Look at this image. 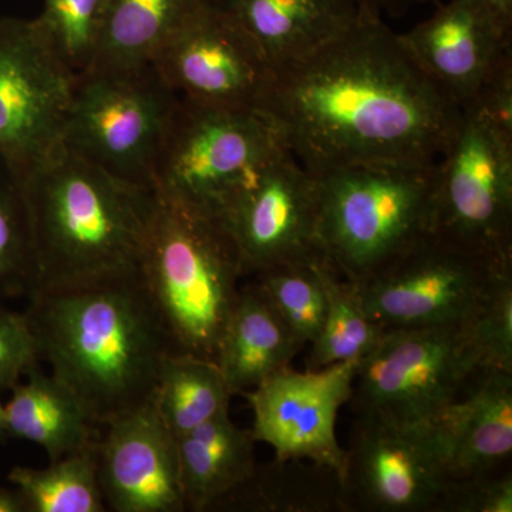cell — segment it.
<instances>
[{
  "instance_id": "obj_16",
  "label": "cell",
  "mask_w": 512,
  "mask_h": 512,
  "mask_svg": "<svg viewBox=\"0 0 512 512\" xmlns=\"http://www.w3.org/2000/svg\"><path fill=\"white\" fill-rule=\"evenodd\" d=\"M402 39L461 111L512 80V29L483 0H450Z\"/></svg>"
},
{
  "instance_id": "obj_34",
  "label": "cell",
  "mask_w": 512,
  "mask_h": 512,
  "mask_svg": "<svg viewBox=\"0 0 512 512\" xmlns=\"http://www.w3.org/2000/svg\"><path fill=\"white\" fill-rule=\"evenodd\" d=\"M483 2L504 26L512 29V0H483Z\"/></svg>"
},
{
  "instance_id": "obj_8",
  "label": "cell",
  "mask_w": 512,
  "mask_h": 512,
  "mask_svg": "<svg viewBox=\"0 0 512 512\" xmlns=\"http://www.w3.org/2000/svg\"><path fill=\"white\" fill-rule=\"evenodd\" d=\"M497 258L431 232L383 271L355 284L383 332L466 326L494 286L511 274Z\"/></svg>"
},
{
  "instance_id": "obj_25",
  "label": "cell",
  "mask_w": 512,
  "mask_h": 512,
  "mask_svg": "<svg viewBox=\"0 0 512 512\" xmlns=\"http://www.w3.org/2000/svg\"><path fill=\"white\" fill-rule=\"evenodd\" d=\"M320 281L326 306L318 338L311 343L306 370H319L336 363L359 360L382 338L383 329L367 316L357 286L320 258Z\"/></svg>"
},
{
  "instance_id": "obj_23",
  "label": "cell",
  "mask_w": 512,
  "mask_h": 512,
  "mask_svg": "<svg viewBox=\"0 0 512 512\" xmlns=\"http://www.w3.org/2000/svg\"><path fill=\"white\" fill-rule=\"evenodd\" d=\"M201 3L202 0H107L96 57L87 72L151 66L165 43Z\"/></svg>"
},
{
  "instance_id": "obj_6",
  "label": "cell",
  "mask_w": 512,
  "mask_h": 512,
  "mask_svg": "<svg viewBox=\"0 0 512 512\" xmlns=\"http://www.w3.org/2000/svg\"><path fill=\"white\" fill-rule=\"evenodd\" d=\"M177 104V94L153 64L84 73L74 83L63 147L120 180L153 190Z\"/></svg>"
},
{
  "instance_id": "obj_3",
  "label": "cell",
  "mask_w": 512,
  "mask_h": 512,
  "mask_svg": "<svg viewBox=\"0 0 512 512\" xmlns=\"http://www.w3.org/2000/svg\"><path fill=\"white\" fill-rule=\"evenodd\" d=\"M23 191L36 259L35 289L140 265L156 202L150 188L120 180L63 148L30 175Z\"/></svg>"
},
{
  "instance_id": "obj_13",
  "label": "cell",
  "mask_w": 512,
  "mask_h": 512,
  "mask_svg": "<svg viewBox=\"0 0 512 512\" xmlns=\"http://www.w3.org/2000/svg\"><path fill=\"white\" fill-rule=\"evenodd\" d=\"M153 66L178 99L222 110H256L274 76L254 40L202 0Z\"/></svg>"
},
{
  "instance_id": "obj_10",
  "label": "cell",
  "mask_w": 512,
  "mask_h": 512,
  "mask_svg": "<svg viewBox=\"0 0 512 512\" xmlns=\"http://www.w3.org/2000/svg\"><path fill=\"white\" fill-rule=\"evenodd\" d=\"M476 370L464 326L389 330L357 362L350 402L356 414L431 423Z\"/></svg>"
},
{
  "instance_id": "obj_36",
  "label": "cell",
  "mask_w": 512,
  "mask_h": 512,
  "mask_svg": "<svg viewBox=\"0 0 512 512\" xmlns=\"http://www.w3.org/2000/svg\"><path fill=\"white\" fill-rule=\"evenodd\" d=\"M3 437H8V430H6L5 404L0 402V439Z\"/></svg>"
},
{
  "instance_id": "obj_2",
  "label": "cell",
  "mask_w": 512,
  "mask_h": 512,
  "mask_svg": "<svg viewBox=\"0 0 512 512\" xmlns=\"http://www.w3.org/2000/svg\"><path fill=\"white\" fill-rule=\"evenodd\" d=\"M23 315L40 359L97 426L153 400L173 352L138 266L35 289Z\"/></svg>"
},
{
  "instance_id": "obj_5",
  "label": "cell",
  "mask_w": 512,
  "mask_h": 512,
  "mask_svg": "<svg viewBox=\"0 0 512 512\" xmlns=\"http://www.w3.org/2000/svg\"><path fill=\"white\" fill-rule=\"evenodd\" d=\"M436 167L355 165L313 175L320 255L360 284L434 231Z\"/></svg>"
},
{
  "instance_id": "obj_29",
  "label": "cell",
  "mask_w": 512,
  "mask_h": 512,
  "mask_svg": "<svg viewBox=\"0 0 512 512\" xmlns=\"http://www.w3.org/2000/svg\"><path fill=\"white\" fill-rule=\"evenodd\" d=\"M320 258L276 266L252 276L305 346L318 338L325 316V291L318 271Z\"/></svg>"
},
{
  "instance_id": "obj_30",
  "label": "cell",
  "mask_w": 512,
  "mask_h": 512,
  "mask_svg": "<svg viewBox=\"0 0 512 512\" xmlns=\"http://www.w3.org/2000/svg\"><path fill=\"white\" fill-rule=\"evenodd\" d=\"M464 328L480 370L512 372V272L498 281Z\"/></svg>"
},
{
  "instance_id": "obj_9",
  "label": "cell",
  "mask_w": 512,
  "mask_h": 512,
  "mask_svg": "<svg viewBox=\"0 0 512 512\" xmlns=\"http://www.w3.org/2000/svg\"><path fill=\"white\" fill-rule=\"evenodd\" d=\"M433 232L512 259V120L463 110L436 167Z\"/></svg>"
},
{
  "instance_id": "obj_4",
  "label": "cell",
  "mask_w": 512,
  "mask_h": 512,
  "mask_svg": "<svg viewBox=\"0 0 512 512\" xmlns=\"http://www.w3.org/2000/svg\"><path fill=\"white\" fill-rule=\"evenodd\" d=\"M138 268L173 355L217 362L245 278L220 218L156 192Z\"/></svg>"
},
{
  "instance_id": "obj_35",
  "label": "cell",
  "mask_w": 512,
  "mask_h": 512,
  "mask_svg": "<svg viewBox=\"0 0 512 512\" xmlns=\"http://www.w3.org/2000/svg\"><path fill=\"white\" fill-rule=\"evenodd\" d=\"M0 512H26L25 504L18 491L0 488Z\"/></svg>"
},
{
  "instance_id": "obj_26",
  "label": "cell",
  "mask_w": 512,
  "mask_h": 512,
  "mask_svg": "<svg viewBox=\"0 0 512 512\" xmlns=\"http://www.w3.org/2000/svg\"><path fill=\"white\" fill-rule=\"evenodd\" d=\"M8 478L26 512L107 511L100 488L97 444L50 461L46 468H12Z\"/></svg>"
},
{
  "instance_id": "obj_28",
  "label": "cell",
  "mask_w": 512,
  "mask_h": 512,
  "mask_svg": "<svg viewBox=\"0 0 512 512\" xmlns=\"http://www.w3.org/2000/svg\"><path fill=\"white\" fill-rule=\"evenodd\" d=\"M107 0H45L37 29L52 52L74 74L92 67Z\"/></svg>"
},
{
  "instance_id": "obj_24",
  "label": "cell",
  "mask_w": 512,
  "mask_h": 512,
  "mask_svg": "<svg viewBox=\"0 0 512 512\" xmlns=\"http://www.w3.org/2000/svg\"><path fill=\"white\" fill-rule=\"evenodd\" d=\"M232 394L215 360L170 355L158 375L153 402L175 439L229 410Z\"/></svg>"
},
{
  "instance_id": "obj_33",
  "label": "cell",
  "mask_w": 512,
  "mask_h": 512,
  "mask_svg": "<svg viewBox=\"0 0 512 512\" xmlns=\"http://www.w3.org/2000/svg\"><path fill=\"white\" fill-rule=\"evenodd\" d=\"M353 2L363 12L372 13L380 18L382 15L400 18V16L406 15L410 9L430 2V0H353Z\"/></svg>"
},
{
  "instance_id": "obj_21",
  "label": "cell",
  "mask_w": 512,
  "mask_h": 512,
  "mask_svg": "<svg viewBox=\"0 0 512 512\" xmlns=\"http://www.w3.org/2000/svg\"><path fill=\"white\" fill-rule=\"evenodd\" d=\"M25 377L26 382L10 389L12 397L5 404L8 437L37 444L50 461L96 446V421L66 384L37 366Z\"/></svg>"
},
{
  "instance_id": "obj_18",
  "label": "cell",
  "mask_w": 512,
  "mask_h": 512,
  "mask_svg": "<svg viewBox=\"0 0 512 512\" xmlns=\"http://www.w3.org/2000/svg\"><path fill=\"white\" fill-rule=\"evenodd\" d=\"M244 30L275 69L312 55L359 18L353 0H205Z\"/></svg>"
},
{
  "instance_id": "obj_32",
  "label": "cell",
  "mask_w": 512,
  "mask_h": 512,
  "mask_svg": "<svg viewBox=\"0 0 512 512\" xmlns=\"http://www.w3.org/2000/svg\"><path fill=\"white\" fill-rule=\"evenodd\" d=\"M443 511L511 512L512 477L484 476L454 480Z\"/></svg>"
},
{
  "instance_id": "obj_7",
  "label": "cell",
  "mask_w": 512,
  "mask_h": 512,
  "mask_svg": "<svg viewBox=\"0 0 512 512\" xmlns=\"http://www.w3.org/2000/svg\"><path fill=\"white\" fill-rule=\"evenodd\" d=\"M282 148L259 111L210 109L178 99L153 190L218 217Z\"/></svg>"
},
{
  "instance_id": "obj_22",
  "label": "cell",
  "mask_w": 512,
  "mask_h": 512,
  "mask_svg": "<svg viewBox=\"0 0 512 512\" xmlns=\"http://www.w3.org/2000/svg\"><path fill=\"white\" fill-rule=\"evenodd\" d=\"M175 440L187 510H211L255 476L256 441L229 410Z\"/></svg>"
},
{
  "instance_id": "obj_31",
  "label": "cell",
  "mask_w": 512,
  "mask_h": 512,
  "mask_svg": "<svg viewBox=\"0 0 512 512\" xmlns=\"http://www.w3.org/2000/svg\"><path fill=\"white\" fill-rule=\"evenodd\" d=\"M39 360L26 316L9 311L0 303V390L12 389Z\"/></svg>"
},
{
  "instance_id": "obj_20",
  "label": "cell",
  "mask_w": 512,
  "mask_h": 512,
  "mask_svg": "<svg viewBox=\"0 0 512 512\" xmlns=\"http://www.w3.org/2000/svg\"><path fill=\"white\" fill-rule=\"evenodd\" d=\"M305 345L296 338L258 282L241 286L218 348L229 393L242 396L281 370Z\"/></svg>"
},
{
  "instance_id": "obj_1",
  "label": "cell",
  "mask_w": 512,
  "mask_h": 512,
  "mask_svg": "<svg viewBox=\"0 0 512 512\" xmlns=\"http://www.w3.org/2000/svg\"><path fill=\"white\" fill-rule=\"evenodd\" d=\"M258 111L312 175L439 163L463 116L402 35L363 10L328 45L275 69Z\"/></svg>"
},
{
  "instance_id": "obj_27",
  "label": "cell",
  "mask_w": 512,
  "mask_h": 512,
  "mask_svg": "<svg viewBox=\"0 0 512 512\" xmlns=\"http://www.w3.org/2000/svg\"><path fill=\"white\" fill-rule=\"evenodd\" d=\"M28 204L23 185L0 160V303L28 298L36 286Z\"/></svg>"
},
{
  "instance_id": "obj_15",
  "label": "cell",
  "mask_w": 512,
  "mask_h": 512,
  "mask_svg": "<svg viewBox=\"0 0 512 512\" xmlns=\"http://www.w3.org/2000/svg\"><path fill=\"white\" fill-rule=\"evenodd\" d=\"M357 362L305 372L288 367L242 394L254 413L256 443L272 447L279 463L312 461L342 480L348 454L336 436V421L352 399Z\"/></svg>"
},
{
  "instance_id": "obj_11",
  "label": "cell",
  "mask_w": 512,
  "mask_h": 512,
  "mask_svg": "<svg viewBox=\"0 0 512 512\" xmlns=\"http://www.w3.org/2000/svg\"><path fill=\"white\" fill-rule=\"evenodd\" d=\"M76 79L35 19L0 18V160L22 185L63 150Z\"/></svg>"
},
{
  "instance_id": "obj_12",
  "label": "cell",
  "mask_w": 512,
  "mask_h": 512,
  "mask_svg": "<svg viewBox=\"0 0 512 512\" xmlns=\"http://www.w3.org/2000/svg\"><path fill=\"white\" fill-rule=\"evenodd\" d=\"M340 480L342 507L377 512L443 511L454 478L433 421L396 423L356 414Z\"/></svg>"
},
{
  "instance_id": "obj_17",
  "label": "cell",
  "mask_w": 512,
  "mask_h": 512,
  "mask_svg": "<svg viewBox=\"0 0 512 512\" xmlns=\"http://www.w3.org/2000/svg\"><path fill=\"white\" fill-rule=\"evenodd\" d=\"M97 443L104 504L114 512L187 511L177 440L153 402L107 423Z\"/></svg>"
},
{
  "instance_id": "obj_14",
  "label": "cell",
  "mask_w": 512,
  "mask_h": 512,
  "mask_svg": "<svg viewBox=\"0 0 512 512\" xmlns=\"http://www.w3.org/2000/svg\"><path fill=\"white\" fill-rule=\"evenodd\" d=\"M245 278L322 256L315 177L282 148L222 208Z\"/></svg>"
},
{
  "instance_id": "obj_19",
  "label": "cell",
  "mask_w": 512,
  "mask_h": 512,
  "mask_svg": "<svg viewBox=\"0 0 512 512\" xmlns=\"http://www.w3.org/2000/svg\"><path fill=\"white\" fill-rule=\"evenodd\" d=\"M476 392L434 419L454 480L491 474L512 453V372L488 370Z\"/></svg>"
}]
</instances>
